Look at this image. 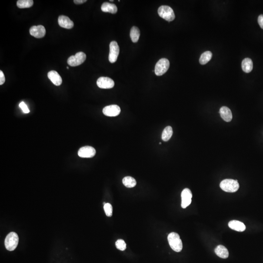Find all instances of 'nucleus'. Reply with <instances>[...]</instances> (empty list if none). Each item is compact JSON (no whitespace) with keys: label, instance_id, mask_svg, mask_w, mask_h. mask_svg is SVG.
I'll list each match as a JSON object with an SVG mask.
<instances>
[{"label":"nucleus","instance_id":"nucleus-15","mask_svg":"<svg viewBox=\"0 0 263 263\" xmlns=\"http://www.w3.org/2000/svg\"><path fill=\"white\" fill-rule=\"evenodd\" d=\"M219 113L221 117L226 122H230L232 118V111L228 107L223 106L220 108Z\"/></svg>","mask_w":263,"mask_h":263},{"label":"nucleus","instance_id":"nucleus-9","mask_svg":"<svg viewBox=\"0 0 263 263\" xmlns=\"http://www.w3.org/2000/svg\"><path fill=\"white\" fill-rule=\"evenodd\" d=\"M97 84L102 89H111L115 85L114 80L108 77H102L98 79Z\"/></svg>","mask_w":263,"mask_h":263},{"label":"nucleus","instance_id":"nucleus-3","mask_svg":"<svg viewBox=\"0 0 263 263\" xmlns=\"http://www.w3.org/2000/svg\"><path fill=\"white\" fill-rule=\"evenodd\" d=\"M158 14L161 18H163L169 22L173 21L175 19V14L174 10L169 6H160L158 9Z\"/></svg>","mask_w":263,"mask_h":263},{"label":"nucleus","instance_id":"nucleus-6","mask_svg":"<svg viewBox=\"0 0 263 263\" xmlns=\"http://www.w3.org/2000/svg\"><path fill=\"white\" fill-rule=\"evenodd\" d=\"M86 55L83 52L77 53L74 56H71L68 58L67 64L73 67L82 65L86 60Z\"/></svg>","mask_w":263,"mask_h":263},{"label":"nucleus","instance_id":"nucleus-24","mask_svg":"<svg viewBox=\"0 0 263 263\" xmlns=\"http://www.w3.org/2000/svg\"><path fill=\"white\" fill-rule=\"evenodd\" d=\"M32 0H19L17 2V7L20 8H29L33 5Z\"/></svg>","mask_w":263,"mask_h":263},{"label":"nucleus","instance_id":"nucleus-16","mask_svg":"<svg viewBox=\"0 0 263 263\" xmlns=\"http://www.w3.org/2000/svg\"><path fill=\"white\" fill-rule=\"evenodd\" d=\"M228 225L232 230L239 232H244L245 231L246 228L244 223L237 220H232L230 221Z\"/></svg>","mask_w":263,"mask_h":263},{"label":"nucleus","instance_id":"nucleus-26","mask_svg":"<svg viewBox=\"0 0 263 263\" xmlns=\"http://www.w3.org/2000/svg\"><path fill=\"white\" fill-rule=\"evenodd\" d=\"M116 247L120 251H125L126 249V244L122 239H118L116 242Z\"/></svg>","mask_w":263,"mask_h":263},{"label":"nucleus","instance_id":"nucleus-22","mask_svg":"<svg viewBox=\"0 0 263 263\" xmlns=\"http://www.w3.org/2000/svg\"><path fill=\"white\" fill-rule=\"evenodd\" d=\"M140 30L138 27L133 26L131 29L130 37L133 42H136L140 39Z\"/></svg>","mask_w":263,"mask_h":263},{"label":"nucleus","instance_id":"nucleus-12","mask_svg":"<svg viewBox=\"0 0 263 263\" xmlns=\"http://www.w3.org/2000/svg\"><path fill=\"white\" fill-rule=\"evenodd\" d=\"M31 36L36 38H43L45 35L46 30L45 27L41 25L33 26L29 30Z\"/></svg>","mask_w":263,"mask_h":263},{"label":"nucleus","instance_id":"nucleus-27","mask_svg":"<svg viewBox=\"0 0 263 263\" xmlns=\"http://www.w3.org/2000/svg\"><path fill=\"white\" fill-rule=\"evenodd\" d=\"M19 106L22 109V111L24 112V113L27 114V113H29L30 111L28 109V107H27V105H26L25 103H24V102L21 103L20 104H19Z\"/></svg>","mask_w":263,"mask_h":263},{"label":"nucleus","instance_id":"nucleus-8","mask_svg":"<svg viewBox=\"0 0 263 263\" xmlns=\"http://www.w3.org/2000/svg\"><path fill=\"white\" fill-rule=\"evenodd\" d=\"M78 155L82 158H91L94 157L96 154V151L91 146H84L79 150Z\"/></svg>","mask_w":263,"mask_h":263},{"label":"nucleus","instance_id":"nucleus-19","mask_svg":"<svg viewBox=\"0 0 263 263\" xmlns=\"http://www.w3.org/2000/svg\"><path fill=\"white\" fill-rule=\"evenodd\" d=\"M242 68L245 72H251L253 69V63L250 58H245L242 62Z\"/></svg>","mask_w":263,"mask_h":263},{"label":"nucleus","instance_id":"nucleus-30","mask_svg":"<svg viewBox=\"0 0 263 263\" xmlns=\"http://www.w3.org/2000/svg\"><path fill=\"white\" fill-rule=\"evenodd\" d=\"M87 2L86 0H74V3L77 4V5H79V4H82V3H84V2Z\"/></svg>","mask_w":263,"mask_h":263},{"label":"nucleus","instance_id":"nucleus-7","mask_svg":"<svg viewBox=\"0 0 263 263\" xmlns=\"http://www.w3.org/2000/svg\"><path fill=\"white\" fill-rule=\"evenodd\" d=\"M119 53V47L117 42L112 41L110 44L109 60L111 63H115L117 59Z\"/></svg>","mask_w":263,"mask_h":263},{"label":"nucleus","instance_id":"nucleus-21","mask_svg":"<svg viewBox=\"0 0 263 263\" xmlns=\"http://www.w3.org/2000/svg\"><path fill=\"white\" fill-rule=\"evenodd\" d=\"M173 134V129L171 126L165 127L162 134V139L164 141H168L172 137Z\"/></svg>","mask_w":263,"mask_h":263},{"label":"nucleus","instance_id":"nucleus-11","mask_svg":"<svg viewBox=\"0 0 263 263\" xmlns=\"http://www.w3.org/2000/svg\"><path fill=\"white\" fill-rule=\"evenodd\" d=\"M121 108L117 105H111L103 109L104 115L108 117H116L121 113Z\"/></svg>","mask_w":263,"mask_h":263},{"label":"nucleus","instance_id":"nucleus-17","mask_svg":"<svg viewBox=\"0 0 263 263\" xmlns=\"http://www.w3.org/2000/svg\"><path fill=\"white\" fill-rule=\"evenodd\" d=\"M101 9L104 12L115 14L117 12V6L113 3L105 2L103 3L101 7Z\"/></svg>","mask_w":263,"mask_h":263},{"label":"nucleus","instance_id":"nucleus-23","mask_svg":"<svg viewBox=\"0 0 263 263\" xmlns=\"http://www.w3.org/2000/svg\"><path fill=\"white\" fill-rule=\"evenodd\" d=\"M212 56L213 54L211 52L206 51L203 53L202 55H201L199 59L200 64L202 65L207 64L208 61L211 60Z\"/></svg>","mask_w":263,"mask_h":263},{"label":"nucleus","instance_id":"nucleus-20","mask_svg":"<svg viewBox=\"0 0 263 263\" xmlns=\"http://www.w3.org/2000/svg\"><path fill=\"white\" fill-rule=\"evenodd\" d=\"M122 183L125 187L129 188L134 187L136 185V180L131 176L124 177L122 179Z\"/></svg>","mask_w":263,"mask_h":263},{"label":"nucleus","instance_id":"nucleus-31","mask_svg":"<svg viewBox=\"0 0 263 263\" xmlns=\"http://www.w3.org/2000/svg\"><path fill=\"white\" fill-rule=\"evenodd\" d=\"M66 68H67V69H69V67H66Z\"/></svg>","mask_w":263,"mask_h":263},{"label":"nucleus","instance_id":"nucleus-25","mask_svg":"<svg viewBox=\"0 0 263 263\" xmlns=\"http://www.w3.org/2000/svg\"><path fill=\"white\" fill-rule=\"evenodd\" d=\"M104 210L105 211V214L108 217H111L113 213V207L111 204L110 203H105L104 205Z\"/></svg>","mask_w":263,"mask_h":263},{"label":"nucleus","instance_id":"nucleus-13","mask_svg":"<svg viewBox=\"0 0 263 263\" xmlns=\"http://www.w3.org/2000/svg\"><path fill=\"white\" fill-rule=\"evenodd\" d=\"M58 24L61 27L66 29H71L74 26V23L69 17L65 15L60 16L58 18Z\"/></svg>","mask_w":263,"mask_h":263},{"label":"nucleus","instance_id":"nucleus-1","mask_svg":"<svg viewBox=\"0 0 263 263\" xmlns=\"http://www.w3.org/2000/svg\"><path fill=\"white\" fill-rule=\"evenodd\" d=\"M169 244L172 250L175 252H180L183 248V244L180 236L176 232H171L168 237Z\"/></svg>","mask_w":263,"mask_h":263},{"label":"nucleus","instance_id":"nucleus-14","mask_svg":"<svg viewBox=\"0 0 263 263\" xmlns=\"http://www.w3.org/2000/svg\"><path fill=\"white\" fill-rule=\"evenodd\" d=\"M48 79L51 81L52 83L56 86H60L62 84V79L59 74L55 71H51L47 74Z\"/></svg>","mask_w":263,"mask_h":263},{"label":"nucleus","instance_id":"nucleus-18","mask_svg":"<svg viewBox=\"0 0 263 263\" xmlns=\"http://www.w3.org/2000/svg\"><path fill=\"white\" fill-rule=\"evenodd\" d=\"M214 251L216 255L221 258L226 259L229 257V251L224 246L219 245L216 246Z\"/></svg>","mask_w":263,"mask_h":263},{"label":"nucleus","instance_id":"nucleus-4","mask_svg":"<svg viewBox=\"0 0 263 263\" xmlns=\"http://www.w3.org/2000/svg\"><path fill=\"white\" fill-rule=\"evenodd\" d=\"M19 243L18 234L11 232L7 235L5 239V245L6 249L9 251H13L16 249Z\"/></svg>","mask_w":263,"mask_h":263},{"label":"nucleus","instance_id":"nucleus-2","mask_svg":"<svg viewBox=\"0 0 263 263\" xmlns=\"http://www.w3.org/2000/svg\"><path fill=\"white\" fill-rule=\"evenodd\" d=\"M220 187L225 192L234 193L239 188V184L237 180L226 179L221 182Z\"/></svg>","mask_w":263,"mask_h":263},{"label":"nucleus","instance_id":"nucleus-10","mask_svg":"<svg viewBox=\"0 0 263 263\" xmlns=\"http://www.w3.org/2000/svg\"><path fill=\"white\" fill-rule=\"evenodd\" d=\"M193 195L191 190L188 188L183 189L181 193V207L182 208H186L191 204Z\"/></svg>","mask_w":263,"mask_h":263},{"label":"nucleus","instance_id":"nucleus-32","mask_svg":"<svg viewBox=\"0 0 263 263\" xmlns=\"http://www.w3.org/2000/svg\"><path fill=\"white\" fill-rule=\"evenodd\" d=\"M159 144H160H160H161V143L160 142V143H159Z\"/></svg>","mask_w":263,"mask_h":263},{"label":"nucleus","instance_id":"nucleus-29","mask_svg":"<svg viewBox=\"0 0 263 263\" xmlns=\"http://www.w3.org/2000/svg\"><path fill=\"white\" fill-rule=\"evenodd\" d=\"M258 22L261 28L263 29V15H260V16H259Z\"/></svg>","mask_w":263,"mask_h":263},{"label":"nucleus","instance_id":"nucleus-5","mask_svg":"<svg viewBox=\"0 0 263 263\" xmlns=\"http://www.w3.org/2000/svg\"><path fill=\"white\" fill-rule=\"evenodd\" d=\"M170 67V62L166 58H162L157 61L155 66V73L157 76H160L167 71Z\"/></svg>","mask_w":263,"mask_h":263},{"label":"nucleus","instance_id":"nucleus-28","mask_svg":"<svg viewBox=\"0 0 263 263\" xmlns=\"http://www.w3.org/2000/svg\"><path fill=\"white\" fill-rule=\"evenodd\" d=\"M6 79H5V75L3 74L2 71H0V85L3 84L5 83Z\"/></svg>","mask_w":263,"mask_h":263}]
</instances>
